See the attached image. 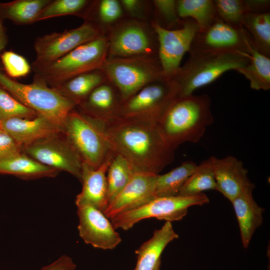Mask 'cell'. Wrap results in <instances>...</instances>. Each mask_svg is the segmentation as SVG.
<instances>
[{
    "mask_svg": "<svg viewBox=\"0 0 270 270\" xmlns=\"http://www.w3.org/2000/svg\"><path fill=\"white\" fill-rule=\"evenodd\" d=\"M94 3V1L88 0H51L40 14L36 22L67 15H76L86 20Z\"/></svg>",
    "mask_w": 270,
    "mask_h": 270,
    "instance_id": "cell-32",
    "label": "cell"
},
{
    "mask_svg": "<svg viewBox=\"0 0 270 270\" xmlns=\"http://www.w3.org/2000/svg\"><path fill=\"white\" fill-rule=\"evenodd\" d=\"M158 174L135 172L128 184L104 211L105 216L110 219L156 198L155 185Z\"/></svg>",
    "mask_w": 270,
    "mask_h": 270,
    "instance_id": "cell-16",
    "label": "cell"
},
{
    "mask_svg": "<svg viewBox=\"0 0 270 270\" xmlns=\"http://www.w3.org/2000/svg\"><path fill=\"white\" fill-rule=\"evenodd\" d=\"M249 60L248 54L242 52L190 56L172 78L178 86L179 97L193 94L196 89L212 82L227 71L238 72Z\"/></svg>",
    "mask_w": 270,
    "mask_h": 270,
    "instance_id": "cell-5",
    "label": "cell"
},
{
    "mask_svg": "<svg viewBox=\"0 0 270 270\" xmlns=\"http://www.w3.org/2000/svg\"><path fill=\"white\" fill-rule=\"evenodd\" d=\"M2 19L0 15V55L8 44V37L5 28L3 24ZM0 66H1L0 62Z\"/></svg>",
    "mask_w": 270,
    "mask_h": 270,
    "instance_id": "cell-42",
    "label": "cell"
},
{
    "mask_svg": "<svg viewBox=\"0 0 270 270\" xmlns=\"http://www.w3.org/2000/svg\"><path fill=\"white\" fill-rule=\"evenodd\" d=\"M252 38L242 26L226 24L218 18L196 35L190 56L204 53L242 52L249 54Z\"/></svg>",
    "mask_w": 270,
    "mask_h": 270,
    "instance_id": "cell-13",
    "label": "cell"
},
{
    "mask_svg": "<svg viewBox=\"0 0 270 270\" xmlns=\"http://www.w3.org/2000/svg\"><path fill=\"white\" fill-rule=\"evenodd\" d=\"M123 100L108 81L96 87L76 108L94 118L106 121L118 115Z\"/></svg>",
    "mask_w": 270,
    "mask_h": 270,
    "instance_id": "cell-19",
    "label": "cell"
},
{
    "mask_svg": "<svg viewBox=\"0 0 270 270\" xmlns=\"http://www.w3.org/2000/svg\"><path fill=\"white\" fill-rule=\"evenodd\" d=\"M0 130H2L1 128H0Z\"/></svg>",
    "mask_w": 270,
    "mask_h": 270,
    "instance_id": "cell-43",
    "label": "cell"
},
{
    "mask_svg": "<svg viewBox=\"0 0 270 270\" xmlns=\"http://www.w3.org/2000/svg\"><path fill=\"white\" fill-rule=\"evenodd\" d=\"M96 2L94 10L97 12L98 19L104 24H110L119 20L122 14V8L120 1L102 0Z\"/></svg>",
    "mask_w": 270,
    "mask_h": 270,
    "instance_id": "cell-37",
    "label": "cell"
},
{
    "mask_svg": "<svg viewBox=\"0 0 270 270\" xmlns=\"http://www.w3.org/2000/svg\"><path fill=\"white\" fill-rule=\"evenodd\" d=\"M250 60L247 64L238 72L250 82V87L254 90L270 89V58L260 52L252 39L249 44Z\"/></svg>",
    "mask_w": 270,
    "mask_h": 270,
    "instance_id": "cell-26",
    "label": "cell"
},
{
    "mask_svg": "<svg viewBox=\"0 0 270 270\" xmlns=\"http://www.w3.org/2000/svg\"><path fill=\"white\" fill-rule=\"evenodd\" d=\"M0 128L21 146L61 132L46 118L37 115L33 118H14L0 121Z\"/></svg>",
    "mask_w": 270,
    "mask_h": 270,
    "instance_id": "cell-20",
    "label": "cell"
},
{
    "mask_svg": "<svg viewBox=\"0 0 270 270\" xmlns=\"http://www.w3.org/2000/svg\"><path fill=\"white\" fill-rule=\"evenodd\" d=\"M104 34L100 26L86 20L78 28L38 36L34 42L36 58L32 66H40L53 62Z\"/></svg>",
    "mask_w": 270,
    "mask_h": 270,
    "instance_id": "cell-10",
    "label": "cell"
},
{
    "mask_svg": "<svg viewBox=\"0 0 270 270\" xmlns=\"http://www.w3.org/2000/svg\"><path fill=\"white\" fill-rule=\"evenodd\" d=\"M59 172L22 152L0 161V174L12 175L24 180L55 178Z\"/></svg>",
    "mask_w": 270,
    "mask_h": 270,
    "instance_id": "cell-23",
    "label": "cell"
},
{
    "mask_svg": "<svg viewBox=\"0 0 270 270\" xmlns=\"http://www.w3.org/2000/svg\"><path fill=\"white\" fill-rule=\"evenodd\" d=\"M177 10L180 18H190L199 30L206 29L218 18L213 0H178Z\"/></svg>",
    "mask_w": 270,
    "mask_h": 270,
    "instance_id": "cell-29",
    "label": "cell"
},
{
    "mask_svg": "<svg viewBox=\"0 0 270 270\" xmlns=\"http://www.w3.org/2000/svg\"><path fill=\"white\" fill-rule=\"evenodd\" d=\"M242 26L250 36L253 42L262 54L270 58V12L247 13Z\"/></svg>",
    "mask_w": 270,
    "mask_h": 270,
    "instance_id": "cell-27",
    "label": "cell"
},
{
    "mask_svg": "<svg viewBox=\"0 0 270 270\" xmlns=\"http://www.w3.org/2000/svg\"><path fill=\"white\" fill-rule=\"evenodd\" d=\"M36 112L0 86V121L14 118H33Z\"/></svg>",
    "mask_w": 270,
    "mask_h": 270,
    "instance_id": "cell-34",
    "label": "cell"
},
{
    "mask_svg": "<svg viewBox=\"0 0 270 270\" xmlns=\"http://www.w3.org/2000/svg\"><path fill=\"white\" fill-rule=\"evenodd\" d=\"M252 184L240 193L232 202L238 222L243 247L248 248L253 234L263 222L264 210L254 200Z\"/></svg>",
    "mask_w": 270,
    "mask_h": 270,
    "instance_id": "cell-21",
    "label": "cell"
},
{
    "mask_svg": "<svg viewBox=\"0 0 270 270\" xmlns=\"http://www.w3.org/2000/svg\"><path fill=\"white\" fill-rule=\"evenodd\" d=\"M208 202L209 198L204 193L191 196L156 197L138 208L117 214L110 220L116 230H126L146 218H156L170 222L180 220L186 214L190 206H202Z\"/></svg>",
    "mask_w": 270,
    "mask_h": 270,
    "instance_id": "cell-9",
    "label": "cell"
},
{
    "mask_svg": "<svg viewBox=\"0 0 270 270\" xmlns=\"http://www.w3.org/2000/svg\"><path fill=\"white\" fill-rule=\"evenodd\" d=\"M152 3L159 18L164 22L163 28L170 30L177 24H183L184 20L181 21L178 15L176 0H154Z\"/></svg>",
    "mask_w": 270,
    "mask_h": 270,
    "instance_id": "cell-36",
    "label": "cell"
},
{
    "mask_svg": "<svg viewBox=\"0 0 270 270\" xmlns=\"http://www.w3.org/2000/svg\"><path fill=\"white\" fill-rule=\"evenodd\" d=\"M22 152L58 172H65L81 179L83 162L62 132L23 146Z\"/></svg>",
    "mask_w": 270,
    "mask_h": 270,
    "instance_id": "cell-12",
    "label": "cell"
},
{
    "mask_svg": "<svg viewBox=\"0 0 270 270\" xmlns=\"http://www.w3.org/2000/svg\"><path fill=\"white\" fill-rule=\"evenodd\" d=\"M178 97L175 81L164 77L149 84L124 101L116 116L140 119L157 125Z\"/></svg>",
    "mask_w": 270,
    "mask_h": 270,
    "instance_id": "cell-8",
    "label": "cell"
},
{
    "mask_svg": "<svg viewBox=\"0 0 270 270\" xmlns=\"http://www.w3.org/2000/svg\"><path fill=\"white\" fill-rule=\"evenodd\" d=\"M51 0H15L0 2V15L18 25L37 22L40 14Z\"/></svg>",
    "mask_w": 270,
    "mask_h": 270,
    "instance_id": "cell-25",
    "label": "cell"
},
{
    "mask_svg": "<svg viewBox=\"0 0 270 270\" xmlns=\"http://www.w3.org/2000/svg\"><path fill=\"white\" fill-rule=\"evenodd\" d=\"M108 37L104 34L53 62L32 66L34 77L55 88L80 74L101 70L108 57Z\"/></svg>",
    "mask_w": 270,
    "mask_h": 270,
    "instance_id": "cell-3",
    "label": "cell"
},
{
    "mask_svg": "<svg viewBox=\"0 0 270 270\" xmlns=\"http://www.w3.org/2000/svg\"><path fill=\"white\" fill-rule=\"evenodd\" d=\"M196 166L194 162L186 161L167 173L162 175L158 174L155 185L156 196H178Z\"/></svg>",
    "mask_w": 270,
    "mask_h": 270,
    "instance_id": "cell-28",
    "label": "cell"
},
{
    "mask_svg": "<svg viewBox=\"0 0 270 270\" xmlns=\"http://www.w3.org/2000/svg\"><path fill=\"white\" fill-rule=\"evenodd\" d=\"M210 190H216V182L212 166V156L197 165L184 184L178 195L194 196Z\"/></svg>",
    "mask_w": 270,
    "mask_h": 270,
    "instance_id": "cell-31",
    "label": "cell"
},
{
    "mask_svg": "<svg viewBox=\"0 0 270 270\" xmlns=\"http://www.w3.org/2000/svg\"><path fill=\"white\" fill-rule=\"evenodd\" d=\"M101 70L123 102L149 84L164 77L156 56L108 57Z\"/></svg>",
    "mask_w": 270,
    "mask_h": 270,
    "instance_id": "cell-6",
    "label": "cell"
},
{
    "mask_svg": "<svg viewBox=\"0 0 270 270\" xmlns=\"http://www.w3.org/2000/svg\"><path fill=\"white\" fill-rule=\"evenodd\" d=\"M211 100L207 94L178 97L170 106L157 126L174 150L186 142L196 143L214 122Z\"/></svg>",
    "mask_w": 270,
    "mask_h": 270,
    "instance_id": "cell-2",
    "label": "cell"
},
{
    "mask_svg": "<svg viewBox=\"0 0 270 270\" xmlns=\"http://www.w3.org/2000/svg\"><path fill=\"white\" fill-rule=\"evenodd\" d=\"M134 172L124 158L114 154L106 172L108 206L128 184Z\"/></svg>",
    "mask_w": 270,
    "mask_h": 270,
    "instance_id": "cell-30",
    "label": "cell"
},
{
    "mask_svg": "<svg viewBox=\"0 0 270 270\" xmlns=\"http://www.w3.org/2000/svg\"><path fill=\"white\" fill-rule=\"evenodd\" d=\"M0 86L23 104L34 111L62 132L65 119L77 104L62 96L42 80L34 76L29 84L20 82L9 78L0 66Z\"/></svg>",
    "mask_w": 270,
    "mask_h": 270,
    "instance_id": "cell-4",
    "label": "cell"
},
{
    "mask_svg": "<svg viewBox=\"0 0 270 270\" xmlns=\"http://www.w3.org/2000/svg\"><path fill=\"white\" fill-rule=\"evenodd\" d=\"M114 154V152L111 154L103 164L96 168L83 162L80 180L82 188L75 200L77 208L88 206L103 212L106 210L108 206L106 172Z\"/></svg>",
    "mask_w": 270,
    "mask_h": 270,
    "instance_id": "cell-17",
    "label": "cell"
},
{
    "mask_svg": "<svg viewBox=\"0 0 270 270\" xmlns=\"http://www.w3.org/2000/svg\"><path fill=\"white\" fill-rule=\"evenodd\" d=\"M101 122L112 150L124 158L135 172L158 174L173 162L174 150L156 124L122 116Z\"/></svg>",
    "mask_w": 270,
    "mask_h": 270,
    "instance_id": "cell-1",
    "label": "cell"
},
{
    "mask_svg": "<svg viewBox=\"0 0 270 270\" xmlns=\"http://www.w3.org/2000/svg\"><path fill=\"white\" fill-rule=\"evenodd\" d=\"M178 238V235L172 223L166 222L136 250L137 263L134 270H160L163 251L169 243Z\"/></svg>",
    "mask_w": 270,
    "mask_h": 270,
    "instance_id": "cell-22",
    "label": "cell"
},
{
    "mask_svg": "<svg viewBox=\"0 0 270 270\" xmlns=\"http://www.w3.org/2000/svg\"><path fill=\"white\" fill-rule=\"evenodd\" d=\"M218 18L235 26H242L244 16L249 13L246 0H214Z\"/></svg>",
    "mask_w": 270,
    "mask_h": 270,
    "instance_id": "cell-33",
    "label": "cell"
},
{
    "mask_svg": "<svg viewBox=\"0 0 270 270\" xmlns=\"http://www.w3.org/2000/svg\"><path fill=\"white\" fill-rule=\"evenodd\" d=\"M249 13H264L269 12V0H246Z\"/></svg>",
    "mask_w": 270,
    "mask_h": 270,
    "instance_id": "cell-40",
    "label": "cell"
},
{
    "mask_svg": "<svg viewBox=\"0 0 270 270\" xmlns=\"http://www.w3.org/2000/svg\"><path fill=\"white\" fill-rule=\"evenodd\" d=\"M76 268V264L70 256L62 255L40 270H75Z\"/></svg>",
    "mask_w": 270,
    "mask_h": 270,
    "instance_id": "cell-39",
    "label": "cell"
},
{
    "mask_svg": "<svg viewBox=\"0 0 270 270\" xmlns=\"http://www.w3.org/2000/svg\"><path fill=\"white\" fill-rule=\"evenodd\" d=\"M22 148L12 136L0 130V161L20 154Z\"/></svg>",
    "mask_w": 270,
    "mask_h": 270,
    "instance_id": "cell-38",
    "label": "cell"
},
{
    "mask_svg": "<svg viewBox=\"0 0 270 270\" xmlns=\"http://www.w3.org/2000/svg\"><path fill=\"white\" fill-rule=\"evenodd\" d=\"M83 162L98 168L113 152L104 135L101 121L76 108L68 114L62 132Z\"/></svg>",
    "mask_w": 270,
    "mask_h": 270,
    "instance_id": "cell-7",
    "label": "cell"
},
{
    "mask_svg": "<svg viewBox=\"0 0 270 270\" xmlns=\"http://www.w3.org/2000/svg\"><path fill=\"white\" fill-rule=\"evenodd\" d=\"M158 41V57L164 77L173 78L180 68L184 54L188 52L199 30L192 19H184L180 28L169 30L155 20L150 22Z\"/></svg>",
    "mask_w": 270,
    "mask_h": 270,
    "instance_id": "cell-11",
    "label": "cell"
},
{
    "mask_svg": "<svg viewBox=\"0 0 270 270\" xmlns=\"http://www.w3.org/2000/svg\"><path fill=\"white\" fill-rule=\"evenodd\" d=\"M123 9L132 16L139 14L142 7V2L138 0H121L120 1Z\"/></svg>",
    "mask_w": 270,
    "mask_h": 270,
    "instance_id": "cell-41",
    "label": "cell"
},
{
    "mask_svg": "<svg viewBox=\"0 0 270 270\" xmlns=\"http://www.w3.org/2000/svg\"><path fill=\"white\" fill-rule=\"evenodd\" d=\"M106 81L102 71L96 70L78 75L53 88L78 106L96 87Z\"/></svg>",
    "mask_w": 270,
    "mask_h": 270,
    "instance_id": "cell-24",
    "label": "cell"
},
{
    "mask_svg": "<svg viewBox=\"0 0 270 270\" xmlns=\"http://www.w3.org/2000/svg\"><path fill=\"white\" fill-rule=\"evenodd\" d=\"M154 34L152 28L148 30L139 21L130 20L118 24L108 36V57L158 56V41L154 40Z\"/></svg>",
    "mask_w": 270,
    "mask_h": 270,
    "instance_id": "cell-14",
    "label": "cell"
},
{
    "mask_svg": "<svg viewBox=\"0 0 270 270\" xmlns=\"http://www.w3.org/2000/svg\"><path fill=\"white\" fill-rule=\"evenodd\" d=\"M78 229L85 243L94 248L112 250L122 242L110 220L103 212L91 206L78 207Z\"/></svg>",
    "mask_w": 270,
    "mask_h": 270,
    "instance_id": "cell-15",
    "label": "cell"
},
{
    "mask_svg": "<svg viewBox=\"0 0 270 270\" xmlns=\"http://www.w3.org/2000/svg\"><path fill=\"white\" fill-rule=\"evenodd\" d=\"M0 62L4 73L14 80L27 76L32 69L24 56L11 50L1 54Z\"/></svg>",
    "mask_w": 270,
    "mask_h": 270,
    "instance_id": "cell-35",
    "label": "cell"
},
{
    "mask_svg": "<svg viewBox=\"0 0 270 270\" xmlns=\"http://www.w3.org/2000/svg\"><path fill=\"white\" fill-rule=\"evenodd\" d=\"M216 190L230 202L244 190L254 184L242 162L233 156L218 158L212 156Z\"/></svg>",
    "mask_w": 270,
    "mask_h": 270,
    "instance_id": "cell-18",
    "label": "cell"
}]
</instances>
